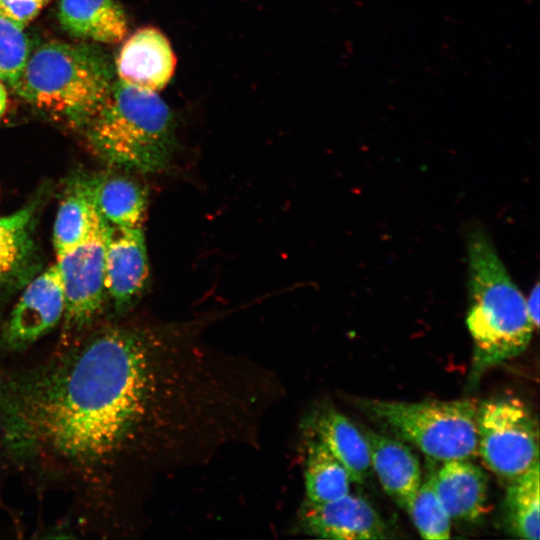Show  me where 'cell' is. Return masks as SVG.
<instances>
[{
  "instance_id": "cell-16",
  "label": "cell",
  "mask_w": 540,
  "mask_h": 540,
  "mask_svg": "<svg viewBox=\"0 0 540 540\" xmlns=\"http://www.w3.org/2000/svg\"><path fill=\"white\" fill-rule=\"evenodd\" d=\"M91 187L95 208L106 223L142 228L147 194L138 182L121 174H104L91 178Z\"/></svg>"
},
{
  "instance_id": "cell-25",
  "label": "cell",
  "mask_w": 540,
  "mask_h": 540,
  "mask_svg": "<svg viewBox=\"0 0 540 540\" xmlns=\"http://www.w3.org/2000/svg\"><path fill=\"white\" fill-rule=\"evenodd\" d=\"M7 107V92L6 88L0 80V119L6 111Z\"/></svg>"
},
{
  "instance_id": "cell-18",
  "label": "cell",
  "mask_w": 540,
  "mask_h": 540,
  "mask_svg": "<svg viewBox=\"0 0 540 540\" xmlns=\"http://www.w3.org/2000/svg\"><path fill=\"white\" fill-rule=\"evenodd\" d=\"M35 205L0 217V289L14 284L29 270L33 256Z\"/></svg>"
},
{
  "instance_id": "cell-13",
  "label": "cell",
  "mask_w": 540,
  "mask_h": 540,
  "mask_svg": "<svg viewBox=\"0 0 540 540\" xmlns=\"http://www.w3.org/2000/svg\"><path fill=\"white\" fill-rule=\"evenodd\" d=\"M431 478L451 520L474 521L486 512L488 477L471 460L445 461Z\"/></svg>"
},
{
  "instance_id": "cell-12",
  "label": "cell",
  "mask_w": 540,
  "mask_h": 540,
  "mask_svg": "<svg viewBox=\"0 0 540 540\" xmlns=\"http://www.w3.org/2000/svg\"><path fill=\"white\" fill-rule=\"evenodd\" d=\"M368 443L371 468L385 492L403 509L421 484V468L410 447L395 437L362 430Z\"/></svg>"
},
{
  "instance_id": "cell-1",
  "label": "cell",
  "mask_w": 540,
  "mask_h": 540,
  "mask_svg": "<svg viewBox=\"0 0 540 540\" xmlns=\"http://www.w3.org/2000/svg\"><path fill=\"white\" fill-rule=\"evenodd\" d=\"M213 356L157 328L89 330L24 368L0 364V445L17 468L65 484L113 528L128 481L189 462L223 415Z\"/></svg>"
},
{
  "instance_id": "cell-17",
  "label": "cell",
  "mask_w": 540,
  "mask_h": 540,
  "mask_svg": "<svg viewBox=\"0 0 540 540\" xmlns=\"http://www.w3.org/2000/svg\"><path fill=\"white\" fill-rule=\"evenodd\" d=\"M98 216L91 178L77 179L66 191L57 211L53 229L56 256L81 243L89 235Z\"/></svg>"
},
{
  "instance_id": "cell-2",
  "label": "cell",
  "mask_w": 540,
  "mask_h": 540,
  "mask_svg": "<svg viewBox=\"0 0 540 540\" xmlns=\"http://www.w3.org/2000/svg\"><path fill=\"white\" fill-rule=\"evenodd\" d=\"M468 312L473 340L469 383L483 373L523 353L535 330L526 298L510 276L490 237L474 228L467 237Z\"/></svg>"
},
{
  "instance_id": "cell-10",
  "label": "cell",
  "mask_w": 540,
  "mask_h": 540,
  "mask_svg": "<svg viewBox=\"0 0 540 540\" xmlns=\"http://www.w3.org/2000/svg\"><path fill=\"white\" fill-rule=\"evenodd\" d=\"M304 530L319 538L378 540L391 537L376 509L364 498L350 493L335 500L307 501L301 514Z\"/></svg>"
},
{
  "instance_id": "cell-8",
  "label": "cell",
  "mask_w": 540,
  "mask_h": 540,
  "mask_svg": "<svg viewBox=\"0 0 540 540\" xmlns=\"http://www.w3.org/2000/svg\"><path fill=\"white\" fill-rule=\"evenodd\" d=\"M65 298L54 264L23 291L0 331V358L27 350L63 319Z\"/></svg>"
},
{
  "instance_id": "cell-6",
  "label": "cell",
  "mask_w": 540,
  "mask_h": 540,
  "mask_svg": "<svg viewBox=\"0 0 540 540\" xmlns=\"http://www.w3.org/2000/svg\"><path fill=\"white\" fill-rule=\"evenodd\" d=\"M477 455L489 470L509 481L539 461L538 422L523 401L499 397L478 404Z\"/></svg>"
},
{
  "instance_id": "cell-22",
  "label": "cell",
  "mask_w": 540,
  "mask_h": 540,
  "mask_svg": "<svg viewBox=\"0 0 540 540\" xmlns=\"http://www.w3.org/2000/svg\"><path fill=\"white\" fill-rule=\"evenodd\" d=\"M30 53L24 27L0 14V80L14 87Z\"/></svg>"
},
{
  "instance_id": "cell-15",
  "label": "cell",
  "mask_w": 540,
  "mask_h": 540,
  "mask_svg": "<svg viewBox=\"0 0 540 540\" xmlns=\"http://www.w3.org/2000/svg\"><path fill=\"white\" fill-rule=\"evenodd\" d=\"M58 20L69 34L99 43H119L128 32L127 17L116 0H60Z\"/></svg>"
},
{
  "instance_id": "cell-9",
  "label": "cell",
  "mask_w": 540,
  "mask_h": 540,
  "mask_svg": "<svg viewBox=\"0 0 540 540\" xmlns=\"http://www.w3.org/2000/svg\"><path fill=\"white\" fill-rule=\"evenodd\" d=\"M104 277L105 293L114 310L126 312L140 297L149 278L142 228L118 227L105 222Z\"/></svg>"
},
{
  "instance_id": "cell-21",
  "label": "cell",
  "mask_w": 540,
  "mask_h": 540,
  "mask_svg": "<svg viewBox=\"0 0 540 540\" xmlns=\"http://www.w3.org/2000/svg\"><path fill=\"white\" fill-rule=\"evenodd\" d=\"M405 510L423 539L444 540L451 537V518L433 487L431 474L421 482Z\"/></svg>"
},
{
  "instance_id": "cell-14",
  "label": "cell",
  "mask_w": 540,
  "mask_h": 540,
  "mask_svg": "<svg viewBox=\"0 0 540 540\" xmlns=\"http://www.w3.org/2000/svg\"><path fill=\"white\" fill-rule=\"evenodd\" d=\"M307 428L346 468L352 482L367 480L371 472L368 443L345 415L333 407H322L310 416Z\"/></svg>"
},
{
  "instance_id": "cell-4",
  "label": "cell",
  "mask_w": 540,
  "mask_h": 540,
  "mask_svg": "<svg viewBox=\"0 0 540 540\" xmlns=\"http://www.w3.org/2000/svg\"><path fill=\"white\" fill-rule=\"evenodd\" d=\"M114 80L111 64L98 48L50 41L30 53L13 88L37 110L79 131Z\"/></svg>"
},
{
  "instance_id": "cell-7",
  "label": "cell",
  "mask_w": 540,
  "mask_h": 540,
  "mask_svg": "<svg viewBox=\"0 0 540 540\" xmlns=\"http://www.w3.org/2000/svg\"><path fill=\"white\" fill-rule=\"evenodd\" d=\"M105 222L99 215L89 235L57 256L65 298L59 345L88 332L102 312L106 297L104 277Z\"/></svg>"
},
{
  "instance_id": "cell-19",
  "label": "cell",
  "mask_w": 540,
  "mask_h": 540,
  "mask_svg": "<svg viewBox=\"0 0 540 540\" xmlns=\"http://www.w3.org/2000/svg\"><path fill=\"white\" fill-rule=\"evenodd\" d=\"M304 482L307 501L323 503L350 493L352 480L326 446L312 438L308 442Z\"/></svg>"
},
{
  "instance_id": "cell-23",
  "label": "cell",
  "mask_w": 540,
  "mask_h": 540,
  "mask_svg": "<svg viewBox=\"0 0 540 540\" xmlns=\"http://www.w3.org/2000/svg\"><path fill=\"white\" fill-rule=\"evenodd\" d=\"M50 0H0V14L25 28Z\"/></svg>"
},
{
  "instance_id": "cell-5",
  "label": "cell",
  "mask_w": 540,
  "mask_h": 540,
  "mask_svg": "<svg viewBox=\"0 0 540 540\" xmlns=\"http://www.w3.org/2000/svg\"><path fill=\"white\" fill-rule=\"evenodd\" d=\"M356 406L395 438L445 462L477 456V408L472 399L405 402L360 398Z\"/></svg>"
},
{
  "instance_id": "cell-20",
  "label": "cell",
  "mask_w": 540,
  "mask_h": 540,
  "mask_svg": "<svg viewBox=\"0 0 540 540\" xmlns=\"http://www.w3.org/2000/svg\"><path fill=\"white\" fill-rule=\"evenodd\" d=\"M539 461L510 481L506 494L509 525L522 539H539Z\"/></svg>"
},
{
  "instance_id": "cell-3",
  "label": "cell",
  "mask_w": 540,
  "mask_h": 540,
  "mask_svg": "<svg viewBox=\"0 0 540 540\" xmlns=\"http://www.w3.org/2000/svg\"><path fill=\"white\" fill-rule=\"evenodd\" d=\"M79 132L107 164L144 173L166 169L175 147V120L166 102L119 79Z\"/></svg>"
},
{
  "instance_id": "cell-24",
  "label": "cell",
  "mask_w": 540,
  "mask_h": 540,
  "mask_svg": "<svg viewBox=\"0 0 540 540\" xmlns=\"http://www.w3.org/2000/svg\"><path fill=\"white\" fill-rule=\"evenodd\" d=\"M539 293V285L536 284L526 299L527 312L535 329L539 326Z\"/></svg>"
},
{
  "instance_id": "cell-11",
  "label": "cell",
  "mask_w": 540,
  "mask_h": 540,
  "mask_svg": "<svg viewBox=\"0 0 540 540\" xmlns=\"http://www.w3.org/2000/svg\"><path fill=\"white\" fill-rule=\"evenodd\" d=\"M176 57L168 39L157 29L137 30L122 46L116 59L120 81L157 92L173 76Z\"/></svg>"
}]
</instances>
